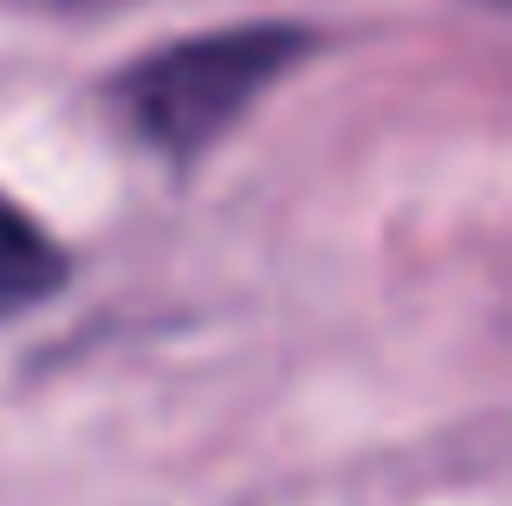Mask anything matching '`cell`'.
Returning a JSON list of instances; mask_svg holds the SVG:
<instances>
[{
  "label": "cell",
  "mask_w": 512,
  "mask_h": 506,
  "mask_svg": "<svg viewBox=\"0 0 512 506\" xmlns=\"http://www.w3.org/2000/svg\"><path fill=\"white\" fill-rule=\"evenodd\" d=\"M305 52H312V33L292 20L195 33L163 52H143L117 78V104H124V117L137 124L143 143L188 163V156L214 150Z\"/></svg>",
  "instance_id": "cell-1"
},
{
  "label": "cell",
  "mask_w": 512,
  "mask_h": 506,
  "mask_svg": "<svg viewBox=\"0 0 512 506\" xmlns=\"http://www.w3.org/2000/svg\"><path fill=\"white\" fill-rule=\"evenodd\" d=\"M65 253L52 234H39L20 208L0 195V318L26 312V305H46L52 292L65 286Z\"/></svg>",
  "instance_id": "cell-2"
},
{
  "label": "cell",
  "mask_w": 512,
  "mask_h": 506,
  "mask_svg": "<svg viewBox=\"0 0 512 506\" xmlns=\"http://www.w3.org/2000/svg\"><path fill=\"white\" fill-rule=\"evenodd\" d=\"M20 7H52V13H65V7H85V0H20Z\"/></svg>",
  "instance_id": "cell-3"
}]
</instances>
